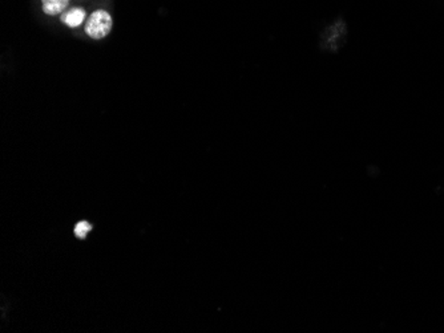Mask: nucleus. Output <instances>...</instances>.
Segmentation results:
<instances>
[{
  "label": "nucleus",
  "instance_id": "nucleus-2",
  "mask_svg": "<svg viewBox=\"0 0 444 333\" xmlns=\"http://www.w3.org/2000/svg\"><path fill=\"white\" fill-rule=\"evenodd\" d=\"M87 13L81 7H73L60 15V22L69 28L80 27L85 20Z\"/></svg>",
  "mask_w": 444,
  "mask_h": 333
},
{
  "label": "nucleus",
  "instance_id": "nucleus-1",
  "mask_svg": "<svg viewBox=\"0 0 444 333\" xmlns=\"http://www.w3.org/2000/svg\"><path fill=\"white\" fill-rule=\"evenodd\" d=\"M113 26V19L106 10H96L87 19L84 31L85 34L94 40H100L107 38Z\"/></svg>",
  "mask_w": 444,
  "mask_h": 333
},
{
  "label": "nucleus",
  "instance_id": "nucleus-4",
  "mask_svg": "<svg viewBox=\"0 0 444 333\" xmlns=\"http://www.w3.org/2000/svg\"><path fill=\"white\" fill-rule=\"evenodd\" d=\"M91 230H92V226L88 222H80V223H78V226L75 227V235L79 239H84Z\"/></svg>",
  "mask_w": 444,
  "mask_h": 333
},
{
  "label": "nucleus",
  "instance_id": "nucleus-3",
  "mask_svg": "<svg viewBox=\"0 0 444 333\" xmlns=\"http://www.w3.org/2000/svg\"><path fill=\"white\" fill-rule=\"evenodd\" d=\"M69 0H41L43 13L48 16L62 15L67 11Z\"/></svg>",
  "mask_w": 444,
  "mask_h": 333
}]
</instances>
